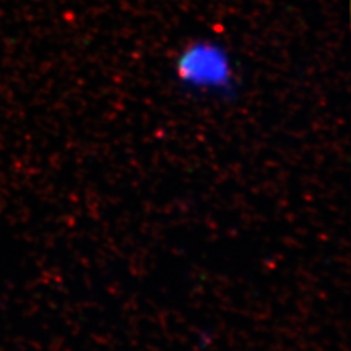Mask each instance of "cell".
<instances>
[{"label": "cell", "instance_id": "cell-1", "mask_svg": "<svg viewBox=\"0 0 351 351\" xmlns=\"http://www.w3.org/2000/svg\"><path fill=\"white\" fill-rule=\"evenodd\" d=\"M176 82L195 97L224 101L237 94L239 73L232 53L211 38L189 41L173 62Z\"/></svg>", "mask_w": 351, "mask_h": 351}]
</instances>
